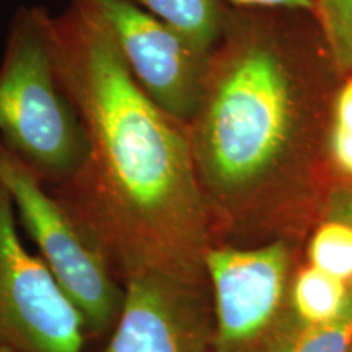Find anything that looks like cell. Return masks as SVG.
I'll list each match as a JSON object with an SVG mask.
<instances>
[{
  "label": "cell",
  "instance_id": "obj_5",
  "mask_svg": "<svg viewBox=\"0 0 352 352\" xmlns=\"http://www.w3.org/2000/svg\"><path fill=\"white\" fill-rule=\"evenodd\" d=\"M85 321L20 235L12 196L0 179V346L13 352H83Z\"/></svg>",
  "mask_w": 352,
  "mask_h": 352
},
{
  "label": "cell",
  "instance_id": "obj_15",
  "mask_svg": "<svg viewBox=\"0 0 352 352\" xmlns=\"http://www.w3.org/2000/svg\"><path fill=\"white\" fill-rule=\"evenodd\" d=\"M329 219L341 220L352 227V188L340 189L329 201Z\"/></svg>",
  "mask_w": 352,
  "mask_h": 352
},
{
  "label": "cell",
  "instance_id": "obj_13",
  "mask_svg": "<svg viewBox=\"0 0 352 352\" xmlns=\"http://www.w3.org/2000/svg\"><path fill=\"white\" fill-rule=\"evenodd\" d=\"M352 346V283L344 308L336 318L305 327L285 352H349Z\"/></svg>",
  "mask_w": 352,
  "mask_h": 352
},
{
  "label": "cell",
  "instance_id": "obj_4",
  "mask_svg": "<svg viewBox=\"0 0 352 352\" xmlns=\"http://www.w3.org/2000/svg\"><path fill=\"white\" fill-rule=\"evenodd\" d=\"M0 179L20 227L85 321L88 340L108 338L124 302V284L108 259L50 186L2 142Z\"/></svg>",
  "mask_w": 352,
  "mask_h": 352
},
{
  "label": "cell",
  "instance_id": "obj_9",
  "mask_svg": "<svg viewBox=\"0 0 352 352\" xmlns=\"http://www.w3.org/2000/svg\"><path fill=\"white\" fill-rule=\"evenodd\" d=\"M151 13L188 39L214 52L223 30V13L219 0H127Z\"/></svg>",
  "mask_w": 352,
  "mask_h": 352
},
{
  "label": "cell",
  "instance_id": "obj_17",
  "mask_svg": "<svg viewBox=\"0 0 352 352\" xmlns=\"http://www.w3.org/2000/svg\"><path fill=\"white\" fill-rule=\"evenodd\" d=\"M0 352H13V351L7 349V347H2V346H0Z\"/></svg>",
  "mask_w": 352,
  "mask_h": 352
},
{
  "label": "cell",
  "instance_id": "obj_2",
  "mask_svg": "<svg viewBox=\"0 0 352 352\" xmlns=\"http://www.w3.org/2000/svg\"><path fill=\"white\" fill-rule=\"evenodd\" d=\"M297 90L274 44L243 38L212 52L201 107L188 124L210 208L253 188L283 160L296 134Z\"/></svg>",
  "mask_w": 352,
  "mask_h": 352
},
{
  "label": "cell",
  "instance_id": "obj_6",
  "mask_svg": "<svg viewBox=\"0 0 352 352\" xmlns=\"http://www.w3.org/2000/svg\"><path fill=\"white\" fill-rule=\"evenodd\" d=\"M111 34L127 70L158 108L189 124L204 95L212 52L127 0H83Z\"/></svg>",
  "mask_w": 352,
  "mask_h": 352
},
{
  "label": "cell",
  "instance_id": "obj_7",
  "mask_svg": "<svg viewBox=\"0 0 352 352\" xmlns=\"http://www.w3.org/2000/svg\"><path fill=\"white\" fill-rule=\"evenodd\" d=\"M289 248L280 241L253 250L210 246L204 272L214 294L209 352H252L283 310Z\"/></svg>",
  "mask_w": 352,
  "mask_h": 352
},
{
  "label": "cell",
  "instance_id": "obj_12",
  "mask_svg": "<svg viewBox=\"0 0 352 352\" xmlns=\"http://www.w3.org/2000/svg\"><path fill=\"white\" fill-rule=\"evenodd\" d=\"M314 12L334 63L352 70V0H315Z\"/></svg>",
  "mask_w": 352,
  "mask_h": 352
},
{
  "label": "cell",
  "instance_id": "obj_14",
  "mask_svg": "<svg viewBox=\"0 0 352 352\" xmlns=\"http://www.w3.org/2000/svg\"><path fill=\"white\" fill-rule=\"evenodd\" d=\"M329 153L336 168L352 179V77L344 82L334 100Z\"/></svg>",
  "mask_w": 352,
  "mask_h": 352
},
{
  "label": "cell",
  "instance_id": "obj_18",
  "mask_svg": "<svg viewBox=\"0 0 352 352\" xmlns=\"http://www.w3.org/2000/svg\"><path fill=\"white\" fill-rule=\"evenodd\" d=\"M349 352H352V346H351V351Z\"/></svg>",
  "mask_w": 352,
  "mask_h": 352
},
{
  "label": "cell",
  "instance_id": "obj_16",
  "mask_svg": "<svg viewBox=\"0 0 352 352\" xmlns=\"http://www.w3.org/2000/svg\"><path fill=\"white\" fill-rule=\"evenodd\" d=\"M239 6L253 7H284V8H307L314 10L315 0H230Z\"/></svg>",
  "mask_w": 352,
  "mask_h": 352
},
{
  "label": "cell",
  "instance_id": "obj_10",
  "mask_svg": "<svg viewBox=\"0 0 352 352\" xmlns=\"http://www.w3.org/2000/svg\"><path fill=\"white\" fill-rule=\"evenodd\" d=\"M349 296V284L310 264L296 277L292 305L305 327L327 323L341 314Z\"/></svg>",
  "mask_w": 352,
  "mask_h": 352
},
{
  "label": "cell",
  "instance_id": "obj_1",
  "mask_svg": "<svg viewBox=\"0 0 352 352\" xmlns=\"http://www.w3.org/2000/svg\"><path fill=\"white\" fill-rule=\"evenodd\" d=\"M50 41L88 139L80 170L50 189L122 284L147 272L201 283L212 208L188 124L145 95L87 2L50 15Z\"/></svg>",
  "mask_w": 352,
  "mask_h": 352
},
{
  "label": "cell",
  "instance_id": "obj_8",
  "mask_svg": "<svg viewBox=\"0 0 352 352\" xmlns=\"http://www.w3.org/2000/svg\"><path fill=\"white\" fill-rule=\"evenodd\" d=\"M212 321L201 283L147 272L124 283V302L100 352H209Z\"/></svg>",
  "mask_w": 352,
  "mask_h": 352
},
{
  "label": "cell",
  "instance_id": "obj_3",
  "mask_svg": "<svg viewBox=\"0 0 352 352\" xmlns=\"http://www.w3.org/2000/svg\"><path fill=\"white\" fill-rule=\"evenodd\" d=\"M44 7L13 15L0 65V142L50 188L80 170L88 139L76 104L60 82Z\"/></svg>",
  "mask_w": 352,
  "mask_h": 352
},
{
  "label": "cell",
  "instance_id": "obj_11",
  "mask_svg": "<svg viewBox=\"0 0 352 352\" xmlns=\"http://www.w3.org/2000/svg\"><path fill=\"white\" fill-rule=\"evenodd\" d=\"M310 264L344 283H352V227L329 219L314 233L308 248Z\"/></svg>",
  "mask_w": 352,
  "mask_h": 352
}]
</instances>
